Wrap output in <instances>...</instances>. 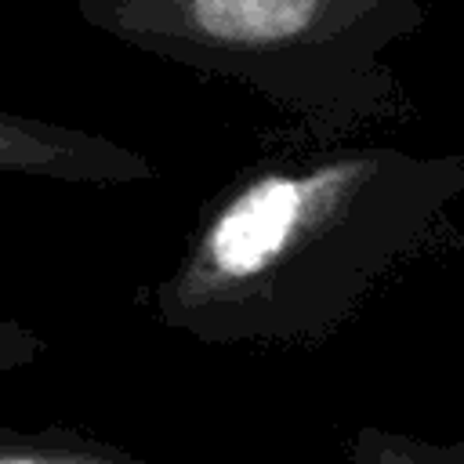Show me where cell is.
<instances>
[{
	"label": "cell",
	"mask_w": 464,
	"mask_h": 464,
	"mask_svg": "<svg viewBox=\"0 0 464 464\" xmlns=\"http://www.w3.org/2000/svg\"><path fill=\"white\" fill-rule=\"evenodd\" d=\"M315 0H192L196 25L221 44H279L297 36Z\"/></svg>",
	"instance_id": "obj_3"
},
{
	"label": "cell",
	"mask_w": 464,
	"mask_h": 464,
	"mask_svg": "<svg viewBox=\"0 0 464 464\" xmlns=\"http://www.w3.org/2000/svg\"><path fill=\"white\" fill-rule=\"evenodd\" d=\"M0 464H149V460L94 431L47 424V428H0Z\"/></svg>",
	"instance_id": "obj_4"
},
{
	"label": "cell",
	"mask_w": 464,
	"mask_h": 464,
	"mask_svg": "<svg viewBox=\"0 0 464 464\" xmlns=\"http://www.w3.org/2000/svg\"><path fill=\"white\" fill-rule=\"evenodd\" d=\"M0 174H40L62 181H138L152 178V163L112 141L62 130L33 120L0 116Z\"/></svg>",
	"instance_id": "obj_2"
},
{
	"label": "cell",
	"mask_w": 464,
	"mask_h": 464,
	"mask_svg": "<svg viewBox=\"0 0 464 464\" xmlns=\"http://www.w3.org/2000/svg\"><path fill=\"white\" fill-rule=\"evenodd\" d=\"M348 464H464V442H435L410 431L362 424L348 442Z\"/></svg>",
	"instance_id": "obj_5"
},
{
	"label": "cell",
	"mask_w": 464,
	"mask_h": 464,
	"mask_svg": "<svg viewBox=\"0 0 464 464\" xmlns=\"http://www.w3.org/2000/svg\"><path fill=\"white\" fill-rule=\"evenodd\" d=\"M47 352V337H40L33 326L0 315V377L14 373L22 366H33Z\"/></svg>",
	"instance_id": "obj_6"
},
{
	"label": "cell",
	"mask_w": 464,
	"mask_h": 464,
	"mask_svg": "<svg viewBox=\"0 0 464 464\" xmlns=\"http://www.w3.org/2000/svg\"><path fill=\"white\" fill-rule=\"evenodd\" d=\"M460 192L464 163L388 149L254 167L207 203L152 315L210 348H323L431 246Z\"/></svg>",
	"instance_id": "obj_1"
}]
</instances>
